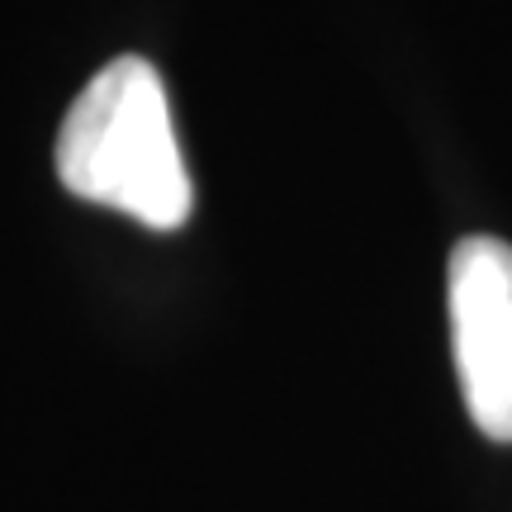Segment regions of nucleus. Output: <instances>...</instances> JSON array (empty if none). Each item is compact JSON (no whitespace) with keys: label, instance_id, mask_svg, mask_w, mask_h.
I'll return each instance as SVG.
<instances>
[{"label":"nucleus","instance_id":"1","mask_svg":"<svg viewBox=\"0 0 512 512\" xmlns=\"http://www.w3.org/2000/svg\"><path fill=\"white\" fill-rule=\"evenodd\" d=\"M57 176L76 200L119 209L157 233L190 219V171L147 57H114L86 81L57 128Z\"/></svg>","mask_w":512,"mask_h":512},{"label":"nucleus","instance_id":"2","mask_svg":"<svg viewBox=\"0 0 512 512\" xmlns=\"http://www.w3.org/2000/svg\"><path fill=\"white\" fill-rule=\"evenodd\" d=\"M451 342L465 408L484 437L512 441V247L460 238L451 252Z\"/></svg>","mask_w":512,"mask_h":512}]
</instances>
